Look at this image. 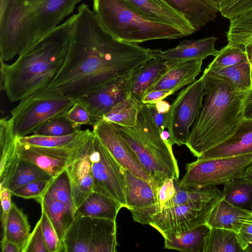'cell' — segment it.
I'll return each instance as SVG.
<instances>
[{
	"instance_id": "cell-51",
	"label": "cell",
	"mask_w": 252,
	"mask_h": 252,
	"mask_svg": "<svg viewBox=\"0 0 252 252\" xmlns=\"http://www.w3.org/2000/svg\"><path fill=\"white\" fill-rule=\"evenodd\" d=\"M2 252H22V249L17 245L2 238L0 242Z\"/></svg>"
},
{
	"instance_id": "cell-20",
	"label": "cell",
	"mask_w": 252,
	"mask_h": 252,
	"mask_svg": "<svg viewBox=\"0 0 252 252\" xmlns=\"http://www.w3.org/2000/svg\"><path fill=\"white\" fill-rule=\"evenodd\" d=\"M182 15L195 32L214 20L219 12V3L213 0H162Z\"/></svg>"
},
{
	"instance_id": "cell-26",
	"label": "cell",
	"mask_w": 252,
	"mask_h": 252,
	"mask_svg": "<svg viewBox=\"0 0 252 252\" xmlns=\"http://www.w3.org/2000/svg\"><path fill=\"white\" fill-rule=\"evenodd\" d=\"M166 64L162 58L155 57L136 67L131 74V94L141 101Z\"/></svg>"
},
{
	"instance_id": "cell-31",
	"label": "cell",
	"mask_w": 252,
	"mask_h": 252,
	"mask_svg": "<svg viewBox=\"0 0 252 252\" xmlns=\"http://www.w3.org/2000/svg\"><path fill=\"white\" fill-rule=\"evenodd\" d=\"M228 44L245 50L252 64V10L230 20Z\"/></svg>"
},
{
	"instance_id": "cell-7",
	"label": "cell",
	"mask_w": 252,
	"mask_h": 252,
	"mask_svg": "<svg viewBox=\"0 0 252 252\" xmlns=\"http://www.w3.org/2000/svg\"><path fill=\"white\" fill-rule=\"evenodd\" d=\"M76 100L47 88L21 99L10 111L17 138L32 134L49 120L63 116Z\"/></svg>"
},
{
	"instance_id": "cell-12",
	"label": "cell",
	"mask_w": 252,
	"mask_h": 252,
	"mask_svg": "<svg viewBox=\"0 0 252 252\" xmlns=\"http://www.w3.org/2000/svg\"><path fill=\"white\" fill-rule=\"evenodd\" d=\"M220 198L164 208L148 218L149 224L161 235L187 230L206 223Z\"/></svg>"
},
{
	"instance_id": "cell-15",
	"label": "cell",
	"mask_w": 252,
	"mask_h": 252,
	"mask_svg": "<svg viewBox=\"0 0 252 252\" xmlns=\"http://www.w3.org/2000/svg\"><path fill=\"white\" fill-rule=\"evenodd\" d=\"M92 131L123 168L143 178L153 187L151 178L112 123L102 120L98 121L93 126Z\"/></svg>"
},
{
	"instance_id": "cell-44",
	"label": "cell",
	"mask_w": 252,
	"mask_h": 252,
	"mask_svg": "<svg viewBox=\"0 0 252 252\" xmlns=\"http://www.w3.org/2000/svg\"><path fill=\"white\" fill-rule=\"evenodd\" d=\"M51 180L31 182L22 186L12 191L13 195L25 199L37 201L45 192Z\"/></svg>"
},
{
	"instance_id": "cell-45",
	"label": "cell",
	"mask_w": 252,
	"mask_h": 252,
	"mask_svg": "<svg viewBox=\"0 0 252 252\" xmlns=\"http://www.w3.org/2000/svg\"><path fill=\"white\" fill-rule=\"evenodd\" d=\"M23 252H49L42 230L41 220L36 223L23 248Z\"/></svg>"
},
{
	"instance_id": "cell-47",
	"label": "cell",
	"mask_w": 252,
	"mask_h": 252,
	"mask_svg": "<svg viewBox=\"0 0 252 252\" xmlns=\"http://www.w3.org/2000/svg\"><path fill=\"white\" fill-rule=\"evenodd\" d=\"M146 105L159 130L162 133L167 127L169 112L166 113H161L157 111L155 104Z\"/></svg>"
},
{
	"instance_id": "cell-16",
	"label": "cell",
	"mask_w": 252,
	"mask_h": 252,
	"mask_svg": "<svg viewBox=\"0 0 252 252\" xmlns=\"http://www.w3.org/2000/svg\"><path fill=\"white\" fill-rule=\"evenodd\" d=\"M92 134V131L86 139L80 156L66 169L76 210L93 191V176L90 158Z\"/></svg>"
},
{
	"instance_id": "cell-34",
	"label": "cell",
	"mask_w": 252,
	"mask_h": 252,
	"mask_svg": "<svg viewBox=\"0 0 252 252\" xmlns=\"http://www.w3.org/2000/svg\"><path fill=\"white\" fill-rule=\"evenodd\" d=\"M142 105L141 101L131 94L113 107L101 120L125 126L133 127L136 125Z\"/></svg>"
},
{
	"instance_id": "cell-52",
	"label": "cell",
	"mask_w": 252,
	"mask_h": 252,
	"mask_svg": "<svg viewBox=\"0 0 252 252\" xmlns=\"http://www.w3.org/2000/svg\"><path fill=\"white\" fill-rule=\"evenodd\" d=\"M238 178L243 182L252 184V162L246 168Z\"/></svg>"
},
{
	"instance_id": "cell-23",
	"label": "cell",
	"mask_w": 252,
	"mask_h": 252,
	"mask_svg": "<svg viewBox=\"0 0 252 252\" xmlns=\"http://www.w3.org/2000/svg\"><path fill=\"white\" fill-rule=\"evenodd\" d=\"M126 208L130 211L157 203V191L147 181L124 169Z\"/></svg>"
},
{
	"instance_id": "cell-28",
	"label": "cell",
	"mask_w": 252,
	"mask_h": 252,
	"mask_svg": "<svg viewBox=\"0 0 252 252\" xmlns=\"http://www.w3.org/2000/svg\"><path fill=\"white\" fill-rule=\"evenodd\" d=\"M122 205L102 194L92 191L77 208L75 215L116 221Z\"/></svg>"
},
{
	"instance_id": "cell-38",
	"label": "cell",
	"mask_w": 252,
	"mask_h": 252,
	"mask_svg": "<svg viewBox=\"0 0 252 252\" xmlns=\"http://www.w3.org/2000/svg\"><path fill=\"white\" fill-rule=\"evenodd\" d=\"M44 194L63 203L76 213L70 180L66 169L52 179Z\"/></svg>"
},
{
	"instance_id": "cell-22",
	"label": "cell",
	"mask_w": 252,
	"mask_h": 252,
	"mask_svg": "<svg viewBox=\"0 0 252 252\" xmlns=\"http://www.w3.org/2000/svg\"><path fill=\"white\" fill-rule=\"evenodd\" d=\"M252 222V210L236 207L220 197L206 223L211 228L228 229L237 233L243 225Z\"/></svg>"
},
{
	"instance_id": "cell-43",
	"label": "cell",
	"mask_w": 252,
	"mask_h": 252,
	"mask_svg": "<svg viewBox=\"0 0 252 252\" xmlns=\"http://www.w3.org/2000/svg\"><path fill=\"white\" fill-rule=\"evenodd\" d=\"M43 235L49 252H63L61 241L45 212L41 210L40 219Z\"/></svg>"
},
{
	"instance_id": "cell-11",
	"label": "cell",
	"mask_w": 252,
	"mask_h": 252,
	"mask_svg": "<svg viewBox=\"0 0 252 252\" xmlns=\"http://www.w3.org/2000/svg\"><path fill=\"white\" fill-rule=\"evenodd\" d=\"M90 158L93 176V191L111 198L126 208L124 168L93 131Z\"/></svg>"
},
{
	"instance_id": "cell-4",
	"label": "cell",
	"mask_w": 252,
	"mask_h": 252,
	"mask_svg": "<svg viewBox=\"0 0 252 252\" xmlns=\"http://www.w3.org/2000/svg\"><path fill=\"white\" fill-rule=\"evenodd\" d=\"M203 75L204 98L185 145L197 158L234 132L244 119V103L249 91L235 90L228 80L207 68Z\"/></svg>"
},
{
	"instance_id": "cell-6",
	"label": "cell",
	"mask_w": 252,
	"mask_h": 252,
	"mask_svg": "<svg viewBox=\"0 0 252 252\" xmlns=\"http://www.w3.org/2000/svg\"><path fill=\"white\" fill-rule=\"evenodd\" d=\"M93 11L101 27L116 39L137 44L157 39H174L191 34L173 25L147 19L124 0H93Z\"/></svg>"
},
{
	"instance_id": "cell-33",
	"label": "cell",
	"mask_w": 252,
	"mask_h": 252,
	"mask_svg": "<svg viewBox=\"0 0 252 252\" xmlns=\"http://www.w3.org/2000/svg\"><path fill=\"white\" fill-rule=\"evenodd\" d=\"M203 252H243V250L234 231L212 227L205 238Z\"/></svg>"
},
{
	"instance_id": "cell-17",
	"label": "cell",
	"mask_w": 252,
	"mask_h": 252,
	"mask_svg": "<svg viewBox=\"0 0 252 252\" xmlns=\"http://www.w3.org/2000/svg\"><path fill=\"white\" fill-rule=\"evenodd\" d=\"M202 64L201 60L166 61V66L147 92L167 90L174 93L195 81L201 71Z\"/></svg>"
},
{
	"instance_id": "cell-36",
	"label": "cell",
	"mask_w": 252,
	"mask_h": 252,
	"mask_svg": "<svg viewBox=\"0 0 252 252\" xmlns=\"http://www.w3.org/2000/svg\"><path fill=\"white\" fill-rule=\"evenodd\" d=\"M207 68L228 80L235 90L247 91L252 87V64L250 62L221 69Z\"/></svg>"
},
{
	"instance_id": "cell-30",
	"label": "cell",
	"mask_w": 252,
	"mask_h": 252,
	"mask_svg": "<svg viewBox=\"0 0 252 252\" xmlns=\"http://www.w3.org/2000/svg\"><path fill=\"white\" fill-rule=\"evenodd\" d=\"M2 238L17 245L22 250L31 234L28 217L22 210L12 203L4 223Z\"/></svg>"
},
{
	"instance_id": "cell-49",
	"label": "cell",
	"mask_w": 252,
	"mask_h": 252,
	"mask_svg": "<svg viewBox=\"0 0 252 252\" xmlns=\"http://www.w3.org/2000/svg\"><path fill=\"white\" fill-rule=\"evenodd\" d=\"M236 235L238 242L244 251L252 239V222L243 225Z\"/></svg>"
},
{
	"instance_id": "cell-37",
	"label": "cell",
	"mask_w": 252,
	"mask_h": 252,
	"mask_svg": "<svg viewBox=\"0 0 252 252\" xmlns=\"http://www.w3.org/2000/svg\"><path fill=\"white\" fill-rule=\"evenodd\" d=\"M86 129L63 136H46L32 134L17 138L22 143L44 147H59L70 144L84 136L90 132Z\"/></svg>"
},
{
	"instance_id": "cell-24",
	"label": "cell",
	"mask_w": 252,
	"mask_h": 252,
	"mask_svg": "<svg viewBox=\"0 0 252 252\" xmlns=\"http://www.w3.org/2000/svg\"><path fill=\"white\" fill-rule=\"evenodd\" d=\"M211 227L207 223L177 232L162 235L165 249L185 252H203L205 238Z\"/></svg>"
},
{
	"instance_id": "cell-32",
	"label": "cell",
	"mask_w": 252,
	"mask_h": 252,
	"mask_svg": "<svg viewBox=\"0 0 252 252\" xmlns=\"http://www.w3.org/2000/svg\"><path fill=\"white\" fill-rule=\"evenodd\" d=\"M175 184L176 187L175 195L164 204L162 209L220 198V190L217 186L185 188L179 185V181L177 180H175Z\"/></svg>"
},
{
	"instance_id": "cell-46",
	"label": "cell",
	"mask_w": 252,
	"mask_h": 252,
	"mask_svg": "<svg viewBox=\"0 0 252 252\" xmlns=\"http://www.w3.org/2000/svg\"><path fill=\"white\" fill-rule=\"evenodd\" d=\"M0 200H1V222L2 225L7 217L12 206L11 196L13 194L11 190L5 187H0Z\"/></svg>"
},
{
	"instance_id": "cell-42",
	"label": "cell",
	"mask_w": 252,
	"mask_h": 252,
	"mask_svg": "<svg viewBox=\"0 0 252 252\" xmlns=\"http://www.w3.org/2000/svg\"><path fill=\"white\" fill-rule=\"evenodd\" d=\"M64 116L75 127L80 128L84 125L93 126L96 123L85 106L77 100Z\"/></svg>"
},
{
	"instance_id": "cell-1",
	"label": "cell",
	"mask_w": 252,
	"mask_h": 252,
	"mask_svg": "<svg viewBox=\"0 0 252 252\" xmlns=\"http://www.w3.org/2000/svg\"><path fill=\"white\" fill-rule=\"evenodd\" d=\"M154 51L116 39L89 6L82 3L74 14L64 62L47 89L77 99L111 80L130 75L155 57Z\"/></svg>"
},
{
	"instance_id": "cell-19",
	"label": "cell",
	"mask_w": 252,
	"mask_h": 252,
	"mask_svg": "<svg viewBox=\"0 0 252 252\" xmlns=\"http://www.w3.org/2000/svg\"><path fill=\"white\" fill-rule=\"evenodd\" d=\"M217 38L215 36L199 39L184 40L176 47L165 51L155 49L154 56L166 61H203L209 56L216 57L219 51L215 48Z\"/></svg>"
},
{
	"instance_id": "cell-10",
	"label": "cell",
	"mask_w": 252,
	"mask_h": 252,
	"mask_svg": "<svg viewBox=\"0 0 252 252\" xmlns=\"http://www.w3.org/2000/svg\"><path fill=\"white\" fill-rule=\"evenodd\" d=\"M204 76L183 89L170 105L167 128L168 142L172 146L186 145L193 126L200 112L204 96Z\"/></svg>"
},
{
	"instance_id": "cell-3",
	"label": "cell",
	"mask_w": 252,
	"mask_h": 252,
	"mask_svg": "<svg viewBox=\"0 0 252 252\" xmlns=\"http://www.w3.org/2000/svg\"><path fill=\"white\" fill-rule=\"evenodd\" d=\"M74 14L11 64L0 60L1 90L10 102L47 88L66 58Z\"/></svg>"
},
{
	"instance_id": "cell-48",
	"label": "cell",
	"mask_w": 252,
	"mask_h": 252,
	"mask_svg": "<svg viewBox=\"0 0 252 252\" xmlns=\"http://www.w3.org/2000/svg\"><path fill=\"white\" fill-rule=\"evenodd\" d=\"M174 93L167 90H153L146 93L142 98L141 101L144 104H155L162 100Z\"/></svg>"
},
{
	"instance_id": "cell-14",
	"label": "cell",
	"mask_w": 252,
	"mask_h": 252,
	"mask_svg": "<svg viewBox=\"0 0 252 252\" xmlns=\"http://www.w3.org/2000/svg\"><path fill=\"white\" fill-rule=\"evenodd\" d=\"M132 74V73H131ZM131 94V74L111 80L77 98L96 122Z\"/></svg>"
},
{
	"instance_id": "cell-18",
	"label": "cell",
	"mask_w": 252,
	"mask_h": 252,
	"mask_svg": "<svg viewBox=\"0 0 252 252\" xmlns=\"http://www.w3.org/2000/svg\"><path fill=\"white\" fill-rule=\"evenodd\" d=\"M250 154H252V119H244L232 135L197 158L213 159Z\"/></svg>"
},
{
	"instance_id": "cell-35",
	"label": "cell",
	"mask_w": 252,
	"mask_h": 252,
	"mask_svg": "<svg viewBox=\"0 0 252 252\" xmlns=\"http://www.w3.org/2000/svg\"><path fill=\"white\" fill-rule=\"evenodd\" d=\"M220 197L236 207L252 210V184L232 179L224 184Z\"/></svg>"
},
{
	"instance_id": "cell-54",
	"label": "cell",
	"mask_w": 252,
	"mask_h": 252,
	"mask_svg": "<svg viewBox=\"0 0 252 252\" xmlns=\"http://www.w3.org/2000/svg\"><path fill=\"white\" fill-rule=\"evenodd\" d=\"M243 252H252V239L250 241Z\"/></svg>"
},
{
	"instance_id": "cell-13",
	"label": "cell",
	"mask_w": 252,
	"mask_h": 252,
	"mask_svg": "<svg viewBox=\"0 0 252 252\" xmlns=\"http://www.w3.org/2000/svg\"><path fill=\"white\" fill-rule=\"evenodd\" d=\"M91 131L70 144L59 147L33 146L21 143L17 139L16 153L19 158L36 164L54 178L78 158Z\"/></svg>"
},
{
	"instance_id": "cell-8",
	"label": "cell",
	"mask_w": 252,
	"mask_h": 252,
	"mask_svg": "<svg viewBox=\"0 0 252 252\" xmlns=\"http://www.w3.org/2000/svg\"><path fill=\"white\" fill-rule=\"evenodd\" d=\"M62 242L63 252H115L116 221L75 215Z\"/></svg>"
},
{
	"instance_id": "cell-39",
	"label": "cell",
	"mask_w": 252,
	"mask_h": 252,
	"mask_svg": "<svg viewBox=\"0 0 252 252\" xmlns=\"http://www.w3.org/2000/svg\"><path fill=\"white\" fill-rule=\"evenodd\" d=\"M247 62H250L249 58L244 49L227 43L219 51V54L207 67L221 69Z\"/></svg>"
},
{
	"instance_id": "cell-9",
	"label": "cell",
	"mask_w": 252,
	"mask_h": 252,
	"mask_svg": "<svg viewBox=\"0 0 252 252\" xmlns=\"http://www.w3.org/2000/svg\"><path fill=\"white\" fill-rule=\"evenodd\" d=\"M252 162V154L213 159L197 158L186 164L179 181L185 188H204L224 184L238 178Z\"/></svg>"
},
{
	"instance_id": "cell-21",
	"label": "cell",
	"mask_w": 252,
	"mask_h": 252,
	"mask_svg": "<svg viewBox=\"0 0 252 252\" xmlns=\"http://www.w3.org/2000/svg\"><path fill=\"white\" fill-rule=\"evenodd\" d=\"M134 11L154 21L175 25L191 34L195 32L189 22L162 0H124Z\"/></svg>"
},
{
	"instance_id": "cell-40",
	"label": "cell",
	"mask_w": 252,
	"mask_h": 252,
	"mask_svg": "<svg viewBox=\"0 0 252 252\" xmlns=\"http://www.w3.org/2000/svg\"><path fill=\"white\" fill-rule=\"evenodd\" d=\"M80 130L81 128L75 127L63 115L49 120L32 134L46 136H63Z\"/></svg>"
},
{
	"instance_id": "cell-41",
	"label": "cell",
	"mask_w": 252,
	"mask_h": 252,
	"mask_svg": "<svg viewBox=\"0 0 252 252\" xmlns=\"http://www.w3.org/2000/svg\"><path fill=\"white\" fill-rule=\"evenodd\" d=\"M219 5V12L229 20L252 10V0H223Z\"/></svg>"
},
{
	"instance_id": "cell-2",
	"label": "cell",
	"mask_w": 252,
	"mask_h": 252,
	"mask_svg": "<svg viewBox=\"0 0 252 252\" xmlns=\"http://www.w3.org/2000/svg\"><path fill=\"white\" fill-rule=\"evenodd\" d=\"M82 0H0V58L21 55L70 15Z\"/></svg>"
},
{
	"instance_id": "cell-29",
	"label": "cell",
	"mask_w": 252,
	"mask_h": 252,
	"mask_svg": "<svg viewBox=\"0 0 252 252\" xmlns=\"http://www.w3.org/2000/svg\"><path fill=\"white\" fill-rule=\"evenodd\" d=\"M53 177L36 164L29 160L19 158L16 165L0 184L11 191L25 184L40 181L51 180Z\"/></svg>"
},
{
	"instance_id": "cell-25",
	"label": "cell",
	"mask_w": 252,
	"mask_h": 252,
	"mask_svg": "<svg viewBox=\"0 0 252 252\" xmlns=\"http://www.w3.org/2000/svg\"><path fill=\"white\" fill-rule=\"evenodd\" d=\"M17 137L11 116L0 120V182L2 183L13 169L19 158L16 153Z\"/></svg>"
},
{
	"instance_id": "cell-27",
	"label": "cell",
	"mask_w": 252,
	"mask_h": 252,
	"mask_svg": "<svg viewBox=\"0 0 252 252\" xmlns=\"http://www.w3.org/2000/svg\"><path fill=\"white\" fill-rule=\"evenodd\" d=\"M37 201L40 203L41 210L47 215L59 239L62 241L74 220L75 213L70 207L46 194Z\"/></svg>"
},
{
	"instance_id": "cell-50",
	"label": "cell",
	"mask_w": 252,
	"mask_h": 252,
	"mask_svg": "<svg viewBox=\"0 0 252 252\" xmlns=\"http://www.w3.org/2000/svg\"><path fill=\"white\" fill-rule=\"evenodd\" d=\"M244 117L245 119H252V87L249 90L245 99Z\"/></svg>"
},
{
	"instance_id": "cell-5",
	"label": "cell",
	"mask_w": 252,
	"mask_h": 252,
	"mask_svg": "<svg viewBox=\"0 0 252 252\" xmlns=\"http://www.w3.org/2000/svg\"><path fill=\"white\" fill-rule=\"evenodd\" d=\"M112 124L151 178L157 191L166 180H178L179 168L172 146L162 138L146 104L141 106L134 126Z\"/></svg>"
},
{
	"instance_id": "cell-55",
	"label": "cell",
	"mask_w": 252,
	"mask_h": 252,
	"mask_svg": "<svg viewBox=\"0 0 252 252\" xmlns=\"http://www.w3.org/2000/svg\"><path fill=\"white\" fill-rule=\"evenodd\" d=\"M214 0V1L217 2L219 4V3H220L223 0Z\"/></svg>"
},
{
	"instance_id": "cell-53",
	"label": "cell",
	"mask_w": 252,
	"mask_h": 252,
	"mask_svg": "<svg viewBox=\"0 0 252 252\" xmlns=\"http://www.w3.org/2000/svg\"><path fill=\"white\" fill-rule=\"evenodd\" d=\"M157 111L161 113H166L169 112L171 104L166 101L160 100L155 103Z\"/></svg>"
}]
</instances>
